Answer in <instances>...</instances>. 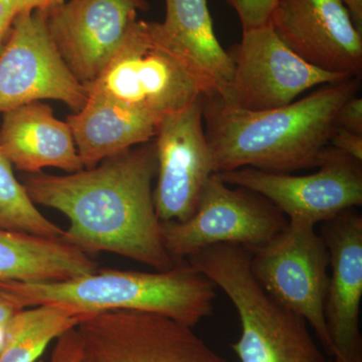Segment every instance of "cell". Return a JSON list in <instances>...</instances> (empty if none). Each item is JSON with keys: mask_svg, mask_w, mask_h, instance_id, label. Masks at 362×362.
<instances>
[{"mask_svg": "<svg viewBox=\"0 0 362 362\" xmlns=\"http://www.w3.org/2000/svg\"><path fill=\"white\" fill-rule=\"evenodd\" d=\"M157 173L154 142L130 148L95 168L66 175L40 171L23 183L35 204L57 209L70 220L63 240L88 255L108 252L170 270L157 218L152 181Z\"/></svg>", "mask_w": 362, "mask_h": 362, "instance_id": "obj_1", "label": "cell"}, {"mask_svg": "<svg viewBox=\"0 0 362 362\" xmlns=\"http://www.w3.org/2000/svg\"><path fill=\"white\" fill-rule=\"evenodd\" d=\"M350 77L323 85L303 99L271 110H242L204 96V125L214 171L252 168L290 175L318 168L337 129L340 108L361 89Z\"/></svg>", "mask_w": 362, "mask_h": 362, "instance_id": "obj_2", "label": "cell"}, {"mask_svg": "<svg viewBox=\"0 0 362 362\" xmlns=\"http://www.w3.org/2000/svg\"><path fill=\"white\" fill-rule=\"evenodd\" d=\"M216 288L187 259L156 273L97 270L62 282H0V291L23 308L57 305L87 316L115 310L149 312L189 327L211 315Z\"/></svg>", "mask_w": 362, "mask_h": 362, "instance_id": "obj_3", "label": "cell"}, {"mask_svg": "<svg viewBox=\"0 0 362 362\" xmlns=\"http://www.w3.org/2000/svg\"><path fill=\"white\" fill-rule=\"evenodd\" d=\"M239 245L204 247L187 259L226 293L239 314L242 334L232 345L240 362H327L302 317L263 289Z\"/></svg>", "mask_w": 362, "mask_h": 362, "instance_id": "obj_4", "label": "cell"}, {"mask_svg": "<svg viewBox=\"0 0 362 362\" xmlns=\"http://www.w3.org/2000/svg\"><path fill=\"white\" fill-rule=\"evenodd\" d=\"M88 96L105 98L161 120L204 96L185 62L158 37L149 21H137Z\"/></svg>", "mask_w": 362, "mask_h": 362, "instance_id": "obj_5", "label": "cell"}, {"mask_svg": "<svg viewBox=\"0 0 362 362\" xmlns=\"http://www.w3.org/2000/svg\"><path fill=\"white\" fill-rule=\"evenodd\" d=\"M250 252V268L259 284L279 303L302 317L333 357L325 319L329 252L315 225L289 220L270 242Z\"/></svg>", "mask_w": 362, "mask_h": 362, "instance_id": "obj_6", "label": "cell"}, {"mask_svg": "<svg viewBox=\"0 0 362 362\" xmlns=\"http://www.w3.org/2000/svg\"><path fill=\"white\" fill-rule=\"evenodd\" d=\"M288 223L287 216L263 195L230 187L213 175L194 216L182 223H161V235L169 256L177 262L214 245H239L252 251L270 242Z\"/></svg>", "mask_w": 362, "mask_h": 362, "instance_id": "obj_7", "label": "cell"}, {"mask_svg": "<svg viewBox=\"0 0 362 362\" xmlns=\"http://www.w3.org/2000/svg\"><path fill=\"white\" fill-rule=\"evenodd\" d=\"M76 330L80 362H228L192 327L149 312H102Z\"/></svg>", "mask_w": 362, "mask_h": 362, "instance_id": "obj_8", "label": "cell"}, {"mask_svg": "<svg viewBox=\"0 0 362 362\" xmlns=\"http://www.w3.org/2000/svg\"><path fill=\"white\" fill-rule=\"evenodd\" d=\"M228 52L233 62V80L228 95L221 99L242 110L286 106L312 88L351 77L305 62L280 40L270 23L243 30L242 40Z\"/></svg>", "mask_w": 362, "mask_h": 362, "instance_id": "obj_9", "label": "cell"}, {"mask_svg": "<svg viewBox=\"0 0 362 362\" xmlns=\"http://www.w3.org/2000/svg\"><path fill=\"white\" fill-rule=\"evenodd\" d=\"M318 168L317 173L302 176L252 168L216 175L230 187L247 188L263 195L288 220L316 226L362 204V161L329 146Z\"/></svg>", "mask_w": 362, "mask_h": 362, "instance_id": "obj_10", "label": "cell"}, {"mask_svg": "<svg viewBox=\"0 0 362 362\" xmlns=\"http://www.w3.org/2000/svg\"><path fill=\"white\" fill-rule=\"evenodd\" d=\"M40 100L64 102L77 112L88 93L59 54L45 14L33 11L16 16L0 52V113Z\"/></svg>", "mask_w": 362, "mask_h": 362, "instance_id": "obj_11", "label": "cell"}, {"mask_svg": "<svg viewBox=\"0 0 362 362\" xmlns=\"http://www.w3.org/2000/svg\"><path fill=\"white\" fill-rule=\"evenodd\" d=\"M157 159L154 207L161 223L194 216L207 180L214 175L204 125V96L163 117L153 138Z\"/></svg>", "mask_w": 362, "mask_h": 362, "instance_id": "obj_12", "label": "cell"}, {"mask_svg": "<svg viewBox=\"0 0 362 362\" xmlns=\"http://www.w3.org/2000/svg\"><path fill=\"white\" fill-rule=\"evenodd\" d=\"M146 0H69L45 14L47 32L81 84L94 82L146 11Z\"/></svg>", "mask_w": 362, "mask_h": 362, "instance_id": "obj_13", "label": "cell"}, {"mask_svg": "<svg viewBox=\"0 0 362 362\" xmlns=\"http://www.w3.org/2000/svg\"><path fill=\"white\" fill-rule=\"evenodd\" d=\"M269 23L310 65L361 78L362 33L340 0H278Z\"/></svg>", "mask_w": 362, "mask_h": 362, "instance_id": "obj_14", "label": "cell"}, {"mask_svg": "<svg viewBox=\"0 0 362 362\" xmlns=\"http://www.w3.org/2000/svg\"><path fill=\"white\" fill-rule=\"evenodd\" d=\"M321 237L331 273L325 319L333 362H362L359 309L362 298V218L354 209L323 223Z\"/></svg>", "mask_w": 362, "mask_h": 362, "instance_id": "obj_15", "label": "cell"}, {"mask_svg": "<svg viewBox=\"0 0 362 362\" xmlns=\"http://www.w3.org/2000/svg\"><path fill=\"white\" fill-rule=\"evenodd\" d=\"M163 23H152L168 47L189 66L201 83L204 97L226 98L232 84L233 66L218 42L207 0H164Z\"/></svg>", "mask_w": 362, "mask_h": 362, "instance_id": "obj_16", "label": "cell"}, {"mask_svg": "<svg viewBox=\"0 0 362 362\" xmlns=\"http://www.w3.org/2000/svg\"><path fill=\"white\" fill-rule=\"evenodd\" d=\"M0 151L18 170L28 175L45 168L68 173L84 169L70 126L59 120L49 105H23L4 113Z\"/></svg>", "mask_w": 362, "mask_h": 362, "instance_id": "obj_17", "label": "cell"}, {"mask_svg": "<svg viewBox=\"0 0 362 362\" xmlns=\"http://www.w3.org/2000/svg\"><path fill=\"white\" fill-rule=\"evenodd\" d=\"M161 120L105 98L88 96L81 110L66 123L84 168L97 166L109 157L150 142Z\"/></svg>", "mask_w": 362, "mask_h": 362, "instance_id": "obj_18", "label": "cell"}, {"mask_svg": "<svg viewBox=\"0 0 362 362\" xmlns=\"http://www.w3.org/2000/svg\"><path fill=\"white\" fill-rule=\"evenodd\" d=\"M97 270L87 252L65 240L0 228V282H62Z\"/></svg>", "mask_w": 362, "mask_h": 362, "instance_id": "obj_19", "label": "cell"}, {"mask_svg": "<svg viewBox=\"0 0 362 362\" xmlns=\"http://www.w3.org/2000/svg\"><path fill=\"white\" fill-rule=\"evenodd\" d=\"M88 317L57 305L21 309L7 328L0 362H37L52 340L77 327Z\"/></svg>", "mask_w": 362, "mask_h": 362, "instance_id": "obj_20", "label": "cell"}, {"mask_svg": "<svg viewBox=\"0 0 362 362\" xmlns=\"http://www.w3.org/2000/svg\"><path fill=\"white\" fill-rule=\"evenodd\" d=\"M0 228L51 239H63L65 230L40 213L25 187L16 180L13 164L0 151Z\"/></svg>", "mask_w": 362, "mask_h": 362, "instance_id": "obj_21", "label": "cell"}, {"mask_svg": "<svg viewBox=\"0 0 362 362\" xmlns=\"http://www.w3.org/2000/svg\"><path fill=\"white\" fill-rule=\"evenodd\" d=\"M235 9L243 30L267 25L278 0H225Z\"/></svg>", "mask_w": 362, "mask_h": 362, "instance_id": "obj_22", "label": "cell"}, {"mask_svg": "<svg viewBox=\"0 0 362 362\" xmlns=\"http://www.w3.org/2000/svg\"><path fill=\"white\" fill-rule=\"evenodd\" d=\"M338 127L354 133V134L362 135V99L356 95L350 98L337 115Z\"/></svg>", "mask_w": 362, "mask_h": 362, "instance_id": "obj_23", "label": "cell"}, {"mask_svg": "<svg viewBox=\"0 0 362 362\" xmlns=\"http://www.w3.org/2000/svg\"><path fill=\"white\" fill-rule=\"evenodd\" d=\"M47 362H80V344L76 328L66 331L57 339Z\"/></svg>", "mask_w": 362, "mask_h": 362, "instance_id": "obj_24", "label": "cell"}, {"mask_svg": "<svg viewBox=\"0 0 362 362\" xmlns=\"http://www.w3.org/2000/svg\"><path fill=\"white\" fill-rule=\"evenodd\" d=\"M330 146L356 160L362 161V135L354 134L337 127L331 138Z\"/></svg>", "mask_w": 362, "mask_h": 362, "instance_id": "obj_25", "label": "cell"}, {"mask_svg": "<svg viewBox=\"0 0 362 362\" xmlns=\"http://www.w3.org/2000/svg\"><path fill=\"white\" fill-rule=\"evenodd\" d=\"M23 309L20 304L7 296L6 293L0 291V351L6 341L7 328L16 314Z\"/></svg>", "mask_w": 362, "mask_h": 362, "instance_id": "obj_26", "label": "cell"}, {"mask_svg": "<svg viewBox=\"0 0 362 362\" xmlns=\"http://www.w3.org/2000/svg\"><path fill=\"white\" fill-rule=\"evenodd\" d=\"M11 1H13L14 14L18 16L20 13H33V11L45 13L54 7L61 6L65 0H11Z\"/></svg>", "mask_w": 362, "mask_h": 362, "instance_id": "obj_27", "label": "cell"}, {"mask_svg": "<svg viewBox=\"0 0 362 362\" xmlns=\"http://www.w3.org/2000/svg\"><path fill=\"white\" fill-rule=\"evenodd\" d=\"M14 18L16 14L13 11V1L0 0V42H6Z\"/></svg>", "mask_w": 362, "mask_h": 362, "instance_id": "obj_28", "label": "cell"}, {"mask_svg": "<svg viewBox=\"0 0 362 362\" xmlns=\"http://www.w3.org/2000/svg\"><path fill=\"white\" fill-rule=\"evenodd\" d=\"M349 11L352 23L362 33V0H340Z\"/></svg>", "mask_w": 362, "mask_h": 362, "instance_id": "obj_29", "label": "cell"}, {"mask_svg": "<svg viewBox=\"0 0 362 362\" xmlns=\"http://www.w3.org/2000/svg\"><path fill=\"white\" fill-rule=\"evenodd\" d=\"M4 42H0V52H1L2 47H4Z\"/></svg>", "mask_w": 362, "mask_h": 362, "instance_id": "obj_30", "label": "cell"}]
</instances>
